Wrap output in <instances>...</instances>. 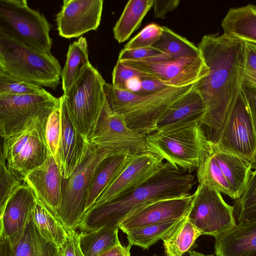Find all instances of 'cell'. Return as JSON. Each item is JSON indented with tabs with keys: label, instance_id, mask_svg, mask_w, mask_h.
<instances>
[{
	"label": "cell",
	"instance_id": "4fadbf2b",
	"mask_svg": "<svg viewBox=\"0 0 256 256\" xmlns=\"http://www.w3.org/2000/svg\"><path fill=\"white\" fill-rule=\"evenodd\" d=\"M146 136L131 129L122 115L110 109L106 99L88 142L116 154L132 156L147 152Z\"/></svg>",
	"mask_w": 256,
	"mask_h": 256
},
{
	"label": "cell",
	"instance_id": "bcb514c9",
	"mask_svg": "<svg viewBox=\"0 0 256 256\" xmlns=\"http://www.w3.org/2000/svg\"><path fill=\"white\" fill-rule=\"evenodd\" d=\"M170 87L157 79H142L139 92L136 94H150Z\"/></svg>",
	"mask_w": 256,
	"mask_h": 256
},
{
	"label": "cell",
	"instance_id": "f907efd6",
	"mask_svg": "<svg viewBox=\"0 0 256 256\" xmlns=\"http://www.w3.org/2000/svg\"><path fill=\"white\" fill-rule=\"evenodd\" d=\"M251 164L252 170H256V154Z\"/></svg>",
	"mask_w": 256,
	"mask_h": 256
},
{
	"label": "cell",
	"instance_id": "484cf974",
	"mask_svg": "<svg viewBox=\"0 0 256 256\" xmlns=\"http://www.w3.org/2000/svg\"><path fill=\"white\" fill-rule=\"evenodd\" d=\"M221 26L224 34L256 44V6L230 8Z\"/></svg>",
	"mask_w": 256,
	"mask_h": 256
},
{
	"label": "cell",
	"instance_id": "5bb4252c",
	"mask_svg": "<svg viewBox=\"0 0 256 256\" xmlns=\"http://www.w3.org/2000/svg\"><path fill=\"white\" fill-rule=\"evenodd\" d=\"M120 62L152 74L156 79L172 87L194 84L209 72V68L201 54L161 62L128 60Z\"/></svg>",
	"mask_w": 256,
	"mask_h": 256
},
{
	"label": "cell",
	"instance_id": "f546056e",
	"mask_svg": "<svg viewBox=\"0 0 256 256\" xmlns=\"http://www.w3.org/2000/svg\"><path fill=\"white\" fill-rule=\"evenodd\" d=\"M32 219L42 236L60 248L67 238L66 229L59 219L40 201L36 199Z\"/></svg>",
	"mask_w": 256,
	"mask_h": 256
},
{
	"label": "cell",
	"instance_id": "9a60e30c",
	"mask_svg": "<svg viewBox=\"0 0 256 256\" xmlns=\"http://www.w3.org/2000/svg\"><path fill=\"white\" fill-rule=\"evenodd\" d=\"M56 16L59 35L64 38H78L98 28L103 0H64Z\"/></svg>",
	"mask_w": 256,
	"mask_h": 256
},
{
	"label": "cell",
	"instance_id": "44dd1931",
	"mask_svg": "<svg viewBox=\"0 0 256 256\" xmlns=\"http://www.w3.org/2000/svg\"><path fill=\"white\" fill-rule=\"evenodd\" d=\"M206 112L204 102L193 86L162 116L156 123V131L173 130L197 124L200 126Z\"/></svg>",
	"mask_w": 256,
	"mask_h": 256
},
{
	"label": "cell",
	"instance_id": "3957f363",
	"mask_svg": "<svg viewBox=\"0 0 256 256\" xmlns=\"http://www.w3.org/2000/svg\"><path fill=\"white\" fill-rule=\"evenodd\" d=\"M193 86H170L152 94H140L117 88L106 82L104 92L110 109L122 115L131 129L146 136L156 131L162 116Z\"/></svg>",
	"mask_w": 256,
	"mask_h": 256
},
{
	"label": "cell",
	"instance_id": "1f68e13d",
	"mask_svg": "<svg viewBox=\"0 0 256 256\" xmlns=\"http://www.w3.org/2000/svg\"><path fill=\"white\" fill-rule=\"evenodd\" d=\"M118 228H102L99 230L78 232L80 248L84 256H99L120 243Z\"/></svg>",
	"mask_w": 256,
	"mask_h": 256
},
{
	"label": "cell",
	"instance_id": "681fc988",
	"mask_svg": "<svg viewBox=\"0 0 256 256\" xmlns=\"http://www.w3.org/2000/svg\"><path fill=\"white\" fill-rule=\"evenodd\" d=\"M188 256H216L212 254H204L202 253H200L198 252H196V251H190L189 252V255Z\"/></svg>",
	"mask_w": 256,
	"mask_h": 256
},
{
	"label": "cell",
	"instance_id": "f6af8a7d",
	"mask_svg": "<svg viewBox=\"0 0 256 256\" xmlns=\"http://www.w3.org/2000/svg\"><path fill=\"white\" fill-rule=\"evenodd\" d=\"M242 90L246 100L256 130V88L242 82Z\"/></svg>",
	"mask_w": 256,
	"mask_h": 256
},
{
	"label": "cell",
	"instance_id": "2e32d148",
	"mask_svg": "<svg viewBox=\"0 0 256 256\" xmlns=\"http://www.w3.org/2000/svg\"><path fill=\"white\" fill-rule=\"evenodd\" d=\"M164 163L160 156L148 152L130 156L122 172L92 206L106 202L144 183L158 172Z\"/></svg>",
	"mask_w": 256,
	"mask_h": 256
},
{
	"label": "cell",
	"instance_id": "7bdbcfd3",
	"mask_svg": "<svg viewBox=\"0 0 256 256\" xmlns=\"http://www.w3.org/2000/svg\"><path fill=\"white\" fill-rule=\"evenodd\" d=\"M67 238L64 244L60 248V256H84L78 242V232L72 229H66Z\"/></svg>",
	"mask_w": 256,
	"mask_h": 256
},
{
	"label": "cell",
	"instance_id": "4316f807",
	"mask_svg": "<svg viewBox=\"0 0 256 256\" xmlns=\"http://www.w3.org/2000/svg\"><path fill=\"white\" fill-rule=\"evenodd\" d=\"M91 64L89 61L88 42L80 36L70 44L66 54L61 78L64 94H66L82 73Z\"/></svg>",
	"mask_w": 256,
	"mask_h": 256
},
{
	"label": "cell",
	"instance_id": "9c48e42d",
	"mask_svg": "<svg viewBox=\"0 0 256 256\" xmlns=\"http://www.w3.org/2000/svg\"><path fill=\"white\" fill-rule=\"evenodd\" d=\"M204 133L198 124L173 130L156 131L146 136V151L190 173L198 166Z\"/></svg>",
	"mask_w": 256,
	"mask_h": 256
},
{
	"label": "cell",
	"instance_id": "ac0fdd59",
	"mask_svg": "<svg viewBox=\"0 0 256 256\" xmlns=\"http://www.w3.org/2000/svg\"><path fill=\"white\" fill-rule=\"evenodd\" d=\"M59 98L62 132L58 152V164L63 178L66 180L84 160L90 144L75 124L64 96Z\"/></svg>",
	"mask_w": 256,
	"mask_h": 256
},
{
	"label": "cell",
	"instance_id": "ab89813d",
	"mask_svg": "<svg viewBox=\"0 0 256 256\" xmlns=\"http://www.w3.org/2000/svg\"><path fill=\"white\" fill-rule=\"evenodd\" d=\"M172 60L156 48L151 46L146 48L125 50L123 48L120 52L118 60H138L146 62H161Z\"/></svg>",
	"mask_w": 256,
	"mask_h": 256
},
{
	"label": "cell",
	"instance_id": "74e56055",
	"mask_svg": "<svg viewBox=\"0 0 256 256\" xmlns=\"http://www.w3.org/2000/svg\"><path fill=\"white\" fill-rule=\"evenodd\" d=\"M62 132L60 108L49 116L45 126V138L50 154L58 164V152Z\"/></svg>",
	"mask_w": 256,
	"mask_h": 256
},
{
	"label": "cell",
	"instance_id": "b9f144b4",
	"mask_svg": "<svg viewBox=\"0 0 256 256\" xmlns=\"http://www.w3.org/2000/svg\"><path fill=\"white\" fill-rule=\"evenodd\" d=\"M245 42L243 82L256 88V44Z\"/></svg>",
	"mask_w": 256,
	"mask_h": 256
},
{
	"label": "cell",
	"instance_id": "ba28073f",
	"mask_svg": "<svg viewBox=\"0 0 256 256\" xmlns=\"http://www.w3.org/2000/svg\"><path fill=\"white\" fill-rule=\"evenodd\" d=\"M116 154L90 144L86 157L67 179L63 178L62 198L58 218L66 229L76 230L84 213L88 191L94 174L106 158Z\"/></svg>",
	"mask_w": 256,
	"mask_h": 256
},
{
	"label": "cell",
	"instance_id": "e0dca14e",
	"mask_svg": "<svg viewBox=\"0 0 256 256\" xmlns=\"http://www.w3.org/2000/svg\"><path fill=\"white\" fill-rule=\"evenodd\" d=\"M193 194L169 199L154 200L136 209L120 224L118 228L127 234L144 226L180 219L190 208Z\"/></svg>",
	"mask_w": 256,
	"mask_h": 256
},
{
	"label": "cell",
	"instance_id": "8992f818",
	"mask_svg": "<svg viewBox=\"0 0 256 256\" xmlns=\"http://www.w3.org/2000/svg\"><path fill=\"white\" fill-rule=\"evenodd\" d=\"M45 126L40 118H35L20 132L2 138L0 156L10 170L22 182L28 173L42 164L50 154Z\"/></svg>",
	"mask_w": 256,
	"mask_h": 256
},
{
	"label": "cell",
	"instance_id": "816d5d0a",
	"mask_svg": "<svg viewBox=\"0 0 256 256\" xmlns=\"http://www.w3.org/2000/svg\"></svg>",
	"mask_w": 256,
	"mask_h": 256
},
{
	"label": "cell",
	"instance_id": "60d3db41",
	"mask_svg": "<svg viewBox=\"0 0 256 256\" xmlns=\"http://www.w3.org/2000/svg\"><path fill=\"white\" fill-rule=\"evenodd\" d=\"M134 77L142 79H156L152 74L118 60L112 72V84L117 88L125 90L126 82Z\"/></svg>",
	"mask_w": 256,
	"mask_h": 256
},
{
	"label": "cell",
	"instance_id": "52a82bcc",
	"mask_svg": "<svg viewBox=\"0 0 256 256\" xmlns=\"http://www.w3.org/2000/svg\"><path fill=\"white\" fill-rule=\"evenodd\" d=\"M105 83L102 75L91 64L69 91L63 94L75 124L88 141L106 102Z\"/></svg>",
	"mask_w": 256,
	"mask_h": 256
},
{
	"label": "cell",
	"instance_id": "cb8c5ba5",
	"mask_svg": "<svg viewBox=\"0 0 256 256\" xmlns=\"http://www.w3.org/2000/svg\"><path fill=\"white\" fill-rule=\"evenodd\" d=\"M196 176L198 184H207L220 193L234 199L231 187L214 156L211 138H208L206 133L202 139Z\"/></svg>",
	"mask_w": 256,
	"mask_h": 256
},
{
	"label": "cell",
	"instance_id": "d4e9b609",
	"mask_svg": "<svg viewBox=\"0 0 256 256\" xmlns=\"http://www.w3.org/2000/svg\"><path fill=\"white\" fill-rule=\"evenodd\" d=\"M130 156L124 154L111 155L100 162L91 181L84 213L92 206L97 199L118 176L126 166Z\"/></svg>",
	"mask_w": 256,
	"mask_h": 256
},
{
	"label": "cell",
	"instance_id": "7c38bea8",
	"mask_svg": "<svg viewBox=\"0 0 256 256\" xmlns=\"http://www.w3.org/2000/svg\"><path fill=\"white\" fill-rule=\"evenodd\" d=\"M214 142L220 150L252 162L256 154V130L242 90L232 103Z\"/></svg>",
	"mask_w": 256,
	"mask_h": 256
},
{
	"label": "cell",
	"instance_id": "8fae6325",
	"mask_svg": "<svg viewBox=\"0 0 256 256\" xmlns=\"http://www.w3.org/2000/svg\"><path fill=\"white\" fill-rule=\"evenodd\" d=\"M187 218L201 235L214 237L230 230L237 224L233 206L224 200L220 192L204 183L198 184L193 194Z\"/></svg>",
	"mask_w": 256,
	"mask_h": 256
},
{
	"label": "cell",
	"instance_id": "4dcf8cb0",
	"mask_svg": "<svg viewBox=\"0 0 256 256\" xmlns=\"http://www.w3.org/2000/svg\"><path fill=\"white\" fill-rule=\"evenodd\" d=\"M188 215V214H187ZM150 224L130 231L126 234L128 245L148 249L160 240L170 236L186 218Z\"/></svg>",
	"mask_w": 256,
	"mask_h": 256
},
{
	"label": "cell",
	"instance_id": "ee69618b",
	"mask_svg": "<svg viewBox=\"0 0 256 256\" xmlns=\"http://www.w3.org/2000/svg\"><path fill=\"white\" fill-rule=\"evenodd\" d=\"M180 2V0H154V17L164 18L168 13L177 8Z\"/></svg>",
	"mask_w": 256,
	"mask_h": 256
},
{
	"label": "cell",
	"instance_id": "5b68a950",
	"mask_svg": "<svg viewBox=\"0 0 256 256\" xmlns=\"http://www.w3.org/2000/svg\"><path fill=\"white\" fill-rule=\"evenodd\" d=\"M50 24L26 0H0V32L40 52L51 53Z\"/></svg>",
	"mask_w": 256,
	"mask_h": 256
},
{
	"label": "cell",
	"instance_id": "e575fe53",
	"mask_svg": "<svg viewBox=\"0 0 256 256\" xmlns=\"http://www.w3.org/2000/svg\"><path fill=\"white\" fill-rule=\"evenodd\" d=\"M233 207L237 224L256 220V170L251 172L242 193Z\"/></svg>",
	"mask_w": 256,
	"mask_h": 256
},
{
	"label": "cell",
	"instance_id": "f35d334b",
	"mask_svg": "<svg viewBox=\"0 0 256 256\" xmlns=\"http://www.w3.org/2000/svg\"><path fill=\"white\" fill-rule=\"evenodd\" d=\"M162 32V26L155 23L150 24L132 38L124 48L132 50L151 47L158 40Z\"/></svg>",
	"mask_w": 256,
	"mask_h": 256
},
{
	"label": "cell",
	"instance_id": "6da1fadb",
	"mask_svg": "<svg viewBox=\"0 0 256 256\" xmlns=\"http://www.w3.org/2000/svg\"><path fill=\"white\" fill-rule=\"evenodd\" d=\"M198 47L209 68L208 74L194 84L206 107L200 126L208 128L215 141L232 103L242 90L245 42L217 33L204 36Z\"/></svg>",
	"mask_w": 256,
	"mask_h": 256
},
{
	"label": "cell",
	"instance_id": "f1b7e54d",
	"mask_svg": "<svg viewBox=\"0 0 256 256\" xmlns=\"http://www.w3.org/2000/svg\"><path fill=\"white\" fill-rule=\"evenodd\" d=\"M12 246L14 256H60L59 249L40 234L32 218L22 236Z\"/></svg>",
	"mask_w": 256,
	"mask_h": 256
},
{
	"label": "cell",
	"instance_id": "7402d4cb",
	"mask_svg": "<svg viewBox=\"0 0 256 256\" xmlns=\"http://www.w3.org/2000/svg\"><path fill=\"white\" fill-rule=\"evenodd\" d=\"M214 238L216 256H256V220L237 224Z\"/></svg>",
	"mask_w": 256,
	"mask_h": 256
},
{
	"label": "cell",
	"instance_id": "ffe728a7",
	"mask_svg": "<svg viewBox=\"0 0 256 256\" xmlns=\"http://www.w3.org/2000/svg\"><path fill=\"white\" fill-rule=\"evenodd\" d=\"M24 182L32 189L36 199L58 218L62 198L63 178L55 159L50 154L42 164L26 174Z\"/></svg>",
	"mask_w": 256,
	"mask_h": 256
},
{
	"label": "cell",
	"instance_id": "277c9868",
	"mask_svg": "<svg viewBox=\"0 0 256 256\" xmlns=\"http://www.w3.org/2000/svg\"><path fill=\"white\" fill-rule=\"evenodd\" d=\"M62 70L51 53L26 46L0 32V72L55 90Z\"/></svg>",
	"mask_w": 256,
	"mask_h": 256
},
{
	"label": "cell",
	"instance_id": "7dc6e473",
	"mask_svg": "<svg viewBox=\"0 0 256 256\" xmlns=\"http://www.w3.org/2000/svg\"><path fill=\"white\" fill-rule=\"evenodd\" d=\"M131 246H123L120 242L116 245L106 250L99 256H130V250Z\"/></svg>",
	"mask_w": 256,
	"mask_h": 256
},
{
	"label": "cell",
	"instance_id": "83f0119b",
	"mask_svg": "<svg viewBox=\"0 0 256 256\" xmlns=\"http://www.w3.org/2000/svg\"><path fill=\"white\" fill-rule=\"evenodd\" d=\"M154 0H130L126 4L113 28L114 36L119 43L127 40L136 30Z\"/></svg>",
	"mask_w": 256,
	"mask_h": 256
},
{
	"label": "cell",
	"instance_id": "c3c4849f",
	"mask_svg": "<svg viewBox=\"0 0 256 256\" xmlns=\"http://www.w3.org/2000/svg\"><path fill=\"white\" fill-rule=\"evenodd\" d=\"M0 256H14L12 245L9 241L0 236Z\"/></svg>",
	"mask_w": 256,
	"mask_h": 256
},
{
	"label": "cell",
	"instance_id": "d6986e66",
	"mask_svg": "<svg viewBox=\"0 0 256 256\" xmlns=\"http://www.w3.org/2000/svg\"><path fill=\"white\" fill-rule=\"evenodd\" d=\"M36 204L32 190L24 182L11 196L0 214V236L6 238L12 246L22 236L32 218Z\"/></svg>",
	"mask_w": 256,
	"mask_h": 256
},
{
	"label": "cell",
	"instance_id": "603a6c76",
	"mask_svg": "<svg viewBox=\"0 0 256 256\" xmlns=\"http://www.w3.org/2000/svg\"><path fill=\"white\" fill-rule=\"evenodd\" d=\"M214 156L229 183L234 200L242 194L252 172L251 162L237 155L218 148L211 139Z\"/></svg>",
	"mask_w": 256,
	"mask_h": 256
},
{
	"label": "cell",
	"instance_id": "d6a6232c",
	"mask_svg": "<svg viewBox=\"0 0 256 256\" xmlns=\"http://www.w3.org/2000/svg\"><path fill=\"white\" fill-rule=\"evenodd\" d=\"M162 27V34L152 47L168 55L172 60L200 56L198 47L194 44L168 28Z\"/></svg>",
	"mask_w": 256,
	"mask_h": 256
},
{
	"label": "cell",
	"instance_id": "8d00e7d4",
	"mask_svg": "<svg viewBox=\"0 0 256 256\" xmlns=\"http://www.w3.org/2000/svg\"><path fill=\"white\" fill-rule=\"evenodd\" d=\"M24 182L18 179L8 168L4 158H0V214L11 196Z\"/></svg>",
	"mask_w": 256,
	"mask_h": 256
},
{
	"label": "cell",
	"instance_id": "7a4b0ae2",
	"mask_svg": "<svg viewBox=\"0 0 256 256\" xmlns=\"http://www.w3.org/2000/svg\"><path fill=\"white\" fill-rule=\"evenodd\" d=\"M194 176L168 162L154 176L136 188L100 205L83 215L78 228L88 232L102 228H118L136 209L148 202L186 196L195 182Z\"/></svg>",
	"mask_w": 256,
	"mask_h": 256
},
{
	"label": "cell",
	"instance_id": "30bf717a",
	"mask_svg": "<svg viewBox=\"0 0 256 256\" xmlns=\"http://www.w3.org/2000/svg\"><path fill=\"white\" fill-rule=\"evenodd\" d=\"M60 106V98L50 92L40 95H0V134L5 138L22 130L35 118L46 124Z\"/></svg>",
	"mask_w": 256,
	"mask_h": 256
},
{
	"label": "cell",
	"instance_id": "d590c367",
	"mask_svg": "<svg viewBox=\"0 0 256 256\" xmlns=\"http://www.w3.org/2000/svg\"><path fill=\"white\" fill-rule=\"evenodd\" d=\"M48 92L42 86L0 72V95H40Z\"/></svg>",
	"mask_w": 256,
	"mask_h": 256
},
{
	"label": "cell",
	"instance_id": "836d02e7",
	"mask_svg": "<svg viewBox=\"0 0 256 256\" xmlns=\"http://www.w3.org/2000/svg\"><path fill=\"white\" fill-rule=\"evenodd\" d=\"M200 236L196 228L188 220L186 216L177 229L163 240L166 256H183L190 251Z\"/></svg>",
	"mask_w": 256,
	"mask_h": 256
}]
</instances>
